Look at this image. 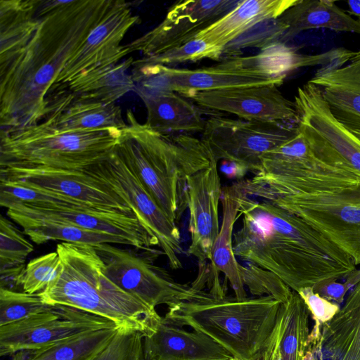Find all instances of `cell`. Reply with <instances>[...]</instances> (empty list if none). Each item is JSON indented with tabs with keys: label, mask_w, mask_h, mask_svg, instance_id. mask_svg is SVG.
Returning a JSON list of instances; mask_svg holds the SVG:
<instances>
[{
	"label": "cell",
	"mask_w": 360,
	"mask_h": 360,
	"mask_svg": "<svg viewBox=\"0 0 360 360\" xmlns=\"http://www.w3.org/2000/svg\"><path fill=\"white\" fill-rule=\"evenodd\" d=\"M343 283L332 281L314 289L322 297L335 304H341L349 290L360 283V269H356L347 277Z\"/></svg>",
	"instance_id": "obj_42"
},
{
	"label": "cell",
	"mask_w": 360,
	"mask_h": 360,
	"mask_svg": "<svg viewBox=\"0 0 360 360\" xmlns=\"http://www.w3.org/2000/svg\"><path fill=\"white\" fill-rule=\"evenodd\" d=\"M144 360H230L233 356L206 335L189 332L162 317L157 329L143 337Z\"/></svg>",
	"instance_id": "obj_21"
},
{
	"label": "cell",
	"mask_w": 360,
	"mask_h": 360,
	"mask_svg": "<svg viewBox=\"0 0 360 360\" xmlns=\"http://www.w3.org/2000/svg\"><path fill=\"white\" fill-rule=\"evenodd\" d=\"M143 336L119 328L108 345L92 360H144Z\"/></svg>",
	"instance_id": "obj_40"
},
{
	"label": "cell",
	"mask_w": 360,
	"mask_h": 360,
	"mask_svg": "<svg viewBox=\"0 0 360 360\" xmlns=\"http://www.w3.org/2000/svg\"><path fill=\"white\" fill-rule=\"evenodd\" d=\"M93 165L83 169L0 167V181L55 193L96 207L135 214L122 191Z\"/></svg>",
	"instance_id": "obj_11"
},
{
	"label": "cell",
	"mask_w": 360,
	"mask_h": 360,
	"mask_svg": "<svg viewBox=\"0 0 360 360\" xmlns=\"http://www.w3.org/2000/svg\"><path fill=\"white\" fill-rule=\"evenodd\" d=\"M288 26L281 19H271L258 23L224 48L226 58L237 56L244 48L257 47L260 49L276 42H283Z\"/></svg>",
	"instance_id": "obj_35"
},
{
	"label": "cell",
	"mask_w": 360,
	"mask_h": 360,
	"mask_svg": "<svg viewBox=\"0 0 360 360\" xmlns=\"http://www.w3.org/2000/svg\"><path fill=\"white\" fill-rule=\"evenodd\" d=\"M134 60L130 57L117 63L98 68L49 95L63 91L75 101L115 103L117 100L134 89V82L128 72Z\"/></svg>",
	"instance_id": "obj_27"
},
{
	"label": "cell",
	"mask_w": 360,
	"mask_h": 360,
	"mask_svg": "<svg viewBox=\"0 0 360 360\" xmlns=\"http://www.w3.org/2000/svg\"><path fill=\"white\" fill-rule=\"evenodd\" d=\"M230 360H239V359H236V358H234V357H232Z\"/></svg>",
	"instance_id": "obj_46"
},
{
	"label": "cell",
	"mask_w": 360,
	"mask_h": 360,
	"mask_svg": "<svg viewBox=\"0 0 360 360\" xmlns=\"http://www.w3.org/2000/svg\"><path fill=\"white\" fill-rule=\"evenodd\" d=\"M300 0H240L224 16L195 37L224 48L244 32L263 21L276 19Z\"/></svg>",
	"instance_id": "obj_25"
},
{
	"label": "cell",
	"mask_w": 360,
	"mask_h": 360,
	"mask_svg": "<svg viewBox=\"0 0 360 360\" xmlns=\"http://www.w3.org/2000/svg\"><path fill=\"white\" fill-rule=\"evenodd\" d=\"M41 0L0 1V61L18 51L35 29Z\"/></svg>",
	"instance_id": "obj_31"
},
{
	"label": "cell",
	"mask_w": 360,
	"mask_h": 360,
	"mask_svg": "<svg viewBox=\"0 0 360 360\" xmlns=\"http://www.w3.org/2000/svg\"><path fill=\"white\" fill-rule=\"evenodd\" d=\"M294 104L297 129L314 158L360 177V139L333 117L319 88L309 82L298 87Z\"/></svg>",
	"instance_id": "obj_7"
},
{
	"label": "cell",
	"mask_w": 360,
	"mask_h": 360,
	"mask_svg": "<svg viewBox=\"0 0 360 360\" xmlns=\"http://www.w3.org/2000/svg\"><path fill=\"white\" fill-rule=\"evenodd\" d=\"M63 264L57 251L34 258L25 266L22 288L29 294H39L60 274Z\"/></svg>",
	"instance_id": "obj_38"
},
{
	"label": "cell",
	"mask_w": 360,
	"mask_h": 360,
	"mask_svg": "<svg viewBox=\"0 0 360 360\" xmlns=\"http://www.w3.org/2000/svg\"><path fill=\"white\" fill-rule=\"evenodd\" d=\"M354 54L355 51L343 47L316 55L302 54L295 48L278 41L260 49L256 55L226 58L214 66L246 75L285 79L288 73L298 68L349 62Z\"/></svg>",
	"instance_id": "obj_19"
},
{
	"label": "cell",
	"mask_w": 360,
	"mask_h": 360,
	"mask_svg": "<svg viewBox=\"0 0 360 360\" xmlns=\"http://www.w3.org/2000/svg\"><path fill=\"white\" fill-rule=\"evenodd\" d=\"M239 0H188L173 4L155 27L132 41L130 52L150 57L181 46L232 10Z\"/></svg>",
	"instance_id": "obj_15"
},
{
	"label": "cell",
	"mask_w": 360,
	"mask_h": 360,
	"mask_svg": "<svg viewBox=\"0 0 360 360\" xmlns=\"http://www.w3.org/2000/svg\"><path fill=\"white\" fill-rule=\"evenodd\" d=\"M309 311L300 295L292 290L284 304L276 360H302L308 348Z\"/></svg>",
	"instance_id": "obj_33"
},
{
	"label": "cell",
	"mask_w": 360,
	"mask_h": 360,
	"mask_svg": "<svg viewBox=\"0 0 360 360\" xmlns=\"http://www.w3.org/2000/svg\"><path fill=\"white\" fill-rule=\"evenodd\" d=\"M14 222L34 243L41 245L51 240L62 243L96 245L98 244H122L131 245L121 237L86 229L71 223L38 217H31L10 209L6 212Z\"/></svg>",
	"instance_id": "obj_30"
},
{
	"label": "cell",
	"mask_w": 360,
	"mask_h": 360,
	"mask_svg": "<svg viewBox=\"0 0 360 360\" xmlns=\"http://www.w3.org/2000/svg\"><path fill=\"white\" fill-rule=\"evenodd\" d=\"M240 275L245 288L255 297L271 296L285 304L292 290L273 273L252 264L240 266Z\"/></svg>",
	"instance_id": "obj_37"
},
{
	"label": "cell",
	"mask_w": 360,
	"mask_h": 360,
	"mask_svg": "<svg viewBox=\"0 0 360 360\" xmlns=\"http://www.w3.org/2000/svg\"><path fill=\"white\" fill-rule=\"evenodd\" d=\"M142 60L158 74L166 90L174 91L182 96L198 91L245 87L266 84L280 86L284 79L246 75L224 71L214 65L200 69L175 68Z\"/></svg>",
	"instance_id": "obj_23"
},
{
	"label": "cell",
	"mask_w": 360,
	"mask_h": 360,
	"mask_svg": "<svg viewBox=\"0 0 360 360\" xmlns=\"http://www.w3.org/2000/svg\"><path fill=\"white\" fill-rule=\"evenodd\" d=\"M349 13L354 15L360 20V0L347 1Z\"/></svg>",
	"instance_id": "obj_44"
},
{
	"label": "cell",
	"mask_w": 360,
	"mask_h": 360,
	"mask_svg": "<svg viewBox=\"0 0 360 360\" xmlns=\"http://www.w3.org/2000/svg\"><path fill=\"white\" fill-rule=\"evenodd\" d=\"M297 292L304 301L314 318L315 325L309 333L308 346L316 347L321 339L322 325L335 316L340 310L339 305L322 297L312 288H303Z\"/></svg>",
	"instance_id": "obj_41"
},
{
	"label": "cell",
	"mask_w": 360,
	"mask_h": 360,
	"mask_svg": "<svg viewBox=\"0 0 360 360\" xmlns=\"http://www.w3.org/2000/svg\"><path fill=\"white\" fill-rule=\"evenodd\" d=\"M284 304L271 296H216L207 290L168 307L165 318L202 333L239 360H276Z\"/></svg>",
	"instance_id": "obj_3"
},
{
	"label": "cell",
	"mask_w": 360,
	"mask_h": 360,
	"mask_svg": "<svg viewBox=\"0 0 360 360\" xmlns=\"http://www.w3.org/2000/svg\"><path fill=\"white\" fill-rule=\"evenodd\" d=\"M117 327L108 320L61 305L0 326V355L48 347L85 332Z\"/></svg>",
	"instance_id": "obj_13"
},
{
	"label": "cell",
	"mask_w": 360,
	"mask_h": 360,
	"mask_svg": "<svg viewBox=\"0 0 360 360\" xmlns=\"http://www.w3.org/2000/svg\"><path fill=\"white\" fill-rule=\"evenodd\" d=\"M118 330L112 327L85 332L48 347L18 352L11 360H92Z\"/></svg>",
	"instance_id": "obj_32"
},
{
	"label": "cell",
	"mask_w": 360,
	"mask_h": 360,
	"mask_svg": "<svg viewBox=\"0 0 360 360\" xmlns=\"http://www.w3.org/2000/svg\"><path fill=\"white\" fill-rule=\"evenodd\" d=\"M25 266L24 264L0 269V288L15 290L22 287V277Z\"/></svg>",
	"instance_id": "obj_43"
},
{
	"label": "cell",
	"mask_w": 360,
	"mask_h": 360,
	"mask_svg": "<svg viewBox=\"0 0 360 360\" xmlns=\"http://www.w3.org/2000/svg\"><path fill=\"white\" fill-rule=\"evenodd\" d=\"M217 164L213 156L209 167L188 179L191 235L188 253L197 259L199 265L210 262L212 247L220 229L219 206L222 188Z\"/></svg>",
	"instance_id": "obj_18"
},
{
	"label": "cell",
	"mask_w": 360,
	"mask_h": 360,
	"mask_svg": "<svg viewBox=\"0 0 360 360\" xmlns=\"http://www.w3.org/2000/svg\"><path fill=\"white\" fill-rule=\"evenodd\" d=\"M122 130L60 131L45 122L1 129L0 167L86 169L113 150Z\"/></svg>",
	"instance_id": "obj_6"
},
{
	"label": "cell",
	"mask_w": 360,
	"mask_h": 360,
	"mask_svg": "<svg viewBox=\"0 0 360 360\" xmlns=\"http://www.w3.org/2000/svg\"><path fill=\"white\" fill-rule=\"evenodd\" d=\"M53 307L46 304L38 294L0 288V326L49 311Z\"/></svg>",
	"instance_id": "obj_34"
},
{
	"label": "cell",
	"mask_w": 360,
	"mask_h": 360,
	"mask_svg": "<svg viewBox=\"0 0 360 360\" xmlns=\"http://www.w3.org/2000/svg\"><path fill=\"white\" fill-rule=\"evenodd\" d=\"M137 94L146 108L145 124L152 130L162 134L204 131L200 110L181 95L172 91Z\"/></svg>",
	"instance_id": "obj_26"
},
{
	"label": "cell",
	"mask_w": 360,
	"mask_h": 360,
	"mask_svg": "<svg viewBox=\"0 0 360 360\" xmlns=\"http://www.w3.org/2000/svg\"><path fill=\"white\" fill-rule=\"evenodd\" d=\"M45 122L60 131L123 129L127 126L121 108L115 103L72 100L58 92L46 98Z\"/></svg>",
	"instance_id": "obj_22"
},
{
	"label": "cell",
	"mask_w": 360,
	"mask_h": 360,
	"mask_svg": "<svg viewBox=\"0 0 360 360\" xmlns=\"http://www.w3.org/2000/svg\"><path fill=\"white\" fill-rule=\"evenodd\" d=\"M359 22H360V20H359Z\"/></svg>",
	"instance_id": "obj_47"
},
{
	"label": "cell",
	"mask_w": 360,
	"mask_h": 360,
	"mask_svg": "<svg viewBox=\"0 0 360 360\" xmlns=\"http://www.w3.org/2000/svg\"><path fill=\"white\" fill-rule=\"evenodd\" d=\"M261 200L300 217L360 264V198L288 193Z\"/></svg>",
	"instance_id": "obj_9"
},
{
	"label": "cell",
	"mask_w": 360,
	"mask_h": 360,
	"mask_svg": "<svg viewBox=\"0 0 360 360\" xmlns=\"http://www.w3.org/2000/svg\"><path fill=\"white\" fill-rule=\"evenodd\" d=\"M283 122H266L211 117L201 140L214 158L233 163L245 174L262 169V157L281 146L296 132Z\"/></svg>",
	"instance_id": "obj_8"
},
{
	"label": "cell",
	"mask_w": 360,
	"mask_h": 360,
	"mask_svg": "<svg viewBox=\"0 0 360 360\" xmlns=\"http://www.w3.org/2000/svg\"><path fill=\"white\" fill-rule=\"evenodd\" d=\"M94 167L122 191L141 223L158 241V247L167 258L169 266L173 269L181 268L179 256L183 250L176 222L163 212L115 148L105 158L94 164Z\"/></svg>",
	"instance_id": "obj_14"
},
{
	"label": "cell",
	"mask_w": 360,
	"mask_h": 360,
	"mask_svg": "<svg viewBox=\"0 0 360 360\" xmlns=\"http://www.w3.org/2000/svg\"><path fill=\"white\" fill-rule=\"evenodd\" d=\"M223 52L224 48L195 37L162 53L142 58L148 63L169 67L175 64L196 62L205 58L219 60L222 57Z\"/></svg>",
	"instance_id": "obj_36"
},
{
	"label": "cell",
	"mask_w": 360,
	"mask_h": 360,
	"mask_svg": "<svg viewBox=\"0 0 360 360\" xmlns=\"http://www.w3.org/2000/svg\"><path fill=\"white\" fill-rule=\"evenodd\" d=\"M276 84L198 91L185 96L198 105L229 112L245 120L283 122L297 120L294 103Z\"/></svg>",
	"instance_id": "obj_17"
},
{
	"label": "cell",
	"mask_w": 360,
	"mask_h": 360,
	"mask_svg": "<svg viewBox=\"0 0 360 360\" xmlns=\"http://www.w3.org/2000/svg\"><path fill=\"white\" fill-rule=\"evenodd\" d=\"M104 264L105 275L131 296L155 308L193 297L191 285L175 281L165 270L129 250L109 243L94 246Z\"/></svg>",
	"instance_id": "obj_10"
},
{
	"label": "cell",
	"mask_w": 360,
	"mask_h": 360,
	"mask_svg": "<svg viewBox=\"0 0 360 360\" xmlns=\"http://www.w3.org/2000/svg\"><path fill=\"white\" fill-rule=\"evenodd\" d=\"M140 22L129 3L113 0L99 22L67 61L47 96L84 74L122 60L131 52L127 44L123 45L122 41L128 31Z\"/></svg>",
	"instance_id": "obj_12"
},
{
	"label": "cell",
	"mask_w": 360,
	"mask_h": 360,
	"mask_svg": "<svg viewBox=\"0 0 360 360\" xmlns=\"http://www.w3.org/2000/svg\"><path fill=\"white\" fill-rule=\"evenodd\" d=\"M112 2L41 1L32 35L18 51L0 61L1 129L29 127L44 119L50 87Z\"/></svg>",
	"instance_id": "obj_1"
},
{
	"label": "cell",
	"mask_w": 360,
	"mask_h": 360,
	"mask_svg": "<svg viewBox=\"0 0 360 360\" xmlns=\"http://www.w3.org/2000/svg\"><path fill=\"white\" fill-rule=\"evenodd\" d=\"M33 245L7 218L0 217V269L24 264Z\"/></svg>",
	"instance_id": "obj_39"
},
{
	"label": "cell",
	"mask_w": 360,
	"mask_h": 360,
	"mask_svg": "<svg viewBox=\"0 0 360 360\" xmlns=\"http://www.w3.org/2000/svg\"><path fill=\"white\" fill-rule=\"evenodd\" d=\"M288 26L283 42L300 32L313 28H328L360 34V22L329 0H300L281 17Z\"/></svg>",
	"instance_id": "obj_29"
},
{
	"label": "cell",
	"mask_w": 360,
	"mask_h": 360,
	"mask_svg": "<svg viewBox=\"0 0 360 360\" xmlns=\"http://www.w3.org/2000/svg\"><path fill=\"white\" fill-rule=\"evenodd\" d=\"M237 191L243 217L233 233L236 257L273 273L295 292L338 281L356 269L347 254L300 217Z\"/></svg>",
	"instance_id": "obj_2"
},
{
	"label": "cell",
	"mask_w": 360,
	"mask_h": 360,
	"mask_svg": "<svg viewBox=\"0 0 360 360\" xmlns=\"http://www.w3.org/2000/svg\"><path fill=\"white\" fill-rule=\"evenodd\" d=\"M302 360H316L315 349L308 347Z\"/></svg>",
	"instance_id": "obj_45"
},
{
	"label": "cell",
	"mask_w": 360,
	"mask_h": 360,
	"mask_svg": "<svg viewBox=\"0 0 360 360\" xmlns=\"http://www.w3.org/2000/svg\"><path fill=\"white\" fill-rule=\"evenodd\" d=\"M18 213L61 220L94 231L126 239L131 246L152 251L159 246L135 214L86 205L69 204H13L7 207Z\"/></svg>",
	"instance_id": "obj_16"
},
{
	"label": "cell",
	"mask_w": 360,
	"mask_h": 360,
	"mask_svg": "<svg viewBox=\"0 0 360 360\" xmlns=\"http://www.w3.org/2000/svg\"><path fill=\"white\" fill-rule=\"evenodd\" d=\"M56 251L63 269L38 294L46 304L66 306L98 316L121 330L136 331L143 337L155 331L162 319L155 308L110 281L93 245L60 243Z\"/></svg>",
	"instance_id": "obj_5"
},
{
	"label": "cell",
	"mask_w": 360,
	"mask_h": 360,
	"mask_svg": "<svg viewBox=\"0 0 360 360\" xmlns=\"http://www.w3.org/2000/svg\"><path fill=\"white\" fill-rule=\"evenodd\" d=\"M346 63L321 66L308 82L319 88L333 117L360 139V49Z\"/></svg>",
	"instance_id": "obj_20"
},
{
	"label": "cell",
	"mask_w": 360,
	"mask_h": 360,
	"mask_svg": "<svg viewBox=\"0 0 360 360\" xmlns=\"http://www.w3.org/2000/svg\"><path fill=\"white\" fill-rule=\"evenodd\" d=\"M115 147L163 212L176 222L188 208V179L210 166L213 155L199 139L162 134L141 124L131 110Z\"/></svg>",
	"instance_id": "obj_4"
},
{
	"label": "cell",
	"mask_w": 360,
	"mask_h": 360,
	"mask_svg": "<svg viewBox=\"0 0 360 360\" xmlns=\"http://www.w3.org/2000/svg\"><path fill=\"white\" fill-rule=\"evenodd\" d=\"M316 354L320 360H360V283L343 307L322 325Z\"/></svg>",
	"instance_id": "obj_24"
},
{
	"label": "cell",
	"mask_w": 360,
	"mask_h": 360,
	"mask_svg": "<svg viewBox=\"0 0 360 360\" xmlns=\"http://www.w3.org/2000/svg\"><path fill=\"white\" fill-rule=\"evenodd\" d=\"M222 224L212 250L211 269L217 274H224L232 288L235 297L239 300L247 297L240 266L233 252V226L240 216L239 193L231 185L222 189Z\"/></svg>",
	"instance_id": "obj_28"
}]
</instances>
